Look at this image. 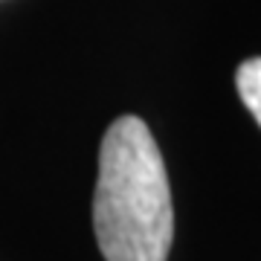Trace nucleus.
<instances>
[{
	"instance_id": "nucleus-1",
	"label": "nucleus",
	"mask_w": 261,
	"mask_h": 261,
	"mask_svg": "<svg viewBox=\"0 0 261 261\" xmlns=\"http://www.w3.org/2000/svg\"><path fill=\"white\" fill-rule=\"evenodd\" d=\"M93 229L105 261H168L174 206L154 134L140 116H119L102 140Z\"/></svg>"
},
{
	"instance_id": "nucleus-2",
	"label": "nucleus",
	"mask_w": 261,
	"mask_h": 261,
	"mask_svg": "<svg viewBox=\"0 0 261 261\" xmlns=\"http://www.w3.org/2000/svg\"><path fill=\"white\" fill-rule=\"evenodd\" d=\"M235 87L241 102L247 105V111L255 116V122L261 125V58H247L238 73H235Z\"/></svg>"
}]
</instances>
